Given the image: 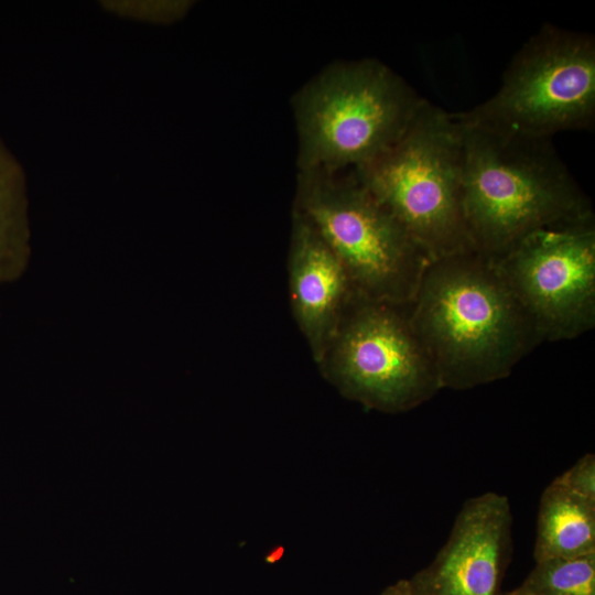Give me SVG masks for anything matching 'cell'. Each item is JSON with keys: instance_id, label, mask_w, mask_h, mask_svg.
I'll return each mask as SVG.
<instances>
[{"instance_id": "obj_10", "label": "cell", "mask_w": 595, "mask_h": 595, "mask_svg": "<svg viewBox=\"0 0 595 595\" xmlns=\"http://www.w3.org/2000/svg\"><path fill=\"white\" fill-rule=\"evenodd\" d=\"M288 273L293 316L320 364L355 293L338 258L295 209Z\"/></svg>"}, {"instance_id": "obj_9", "label": "cell", "mask_w": 595, "mask_h": 595, "mask_svg": "<svg viewBox=\"0 0 595 595\" xmlns=\"http://www.w3.org/2000/svg\"><path fill=\"white\" fill-rule=\"evenodd\" d=\"M512 522L505 495L488 491L466 500L434 560L408 580L412 595H499Z\"/></svg>"}, {"instance_id": "obj_2", "label": "cell", "mask_w": 595, "mask_h": 595, "mask_svg": "<svg viewBox=\"0 0 595 595\" xmlns=\"http://www.w3.org/2000/svg\"><path fill=\"white\" fill-rule=\"evenodd\" d=\"M458 122L464 150L462 213L476 252L496 260L536 230L594 219L589 198L551 139Z\"/></svg>"}, {"instance_id": "obj_5", "label": "cell", "mask_w": 595, "mask_h": 595, "mask_svg": "<svg viewBox=\"0 0 595 595\" xmlns=\"http://www.w3.org/2000/svg\"><path fill=\"white\" fill-rule=\"evenodd\" d=\"M293 209L338 258L356 296L411 304L433 260L353 170L298 171Z\"/></svg>"}, {"instance_id": "obj_8", "label": "cell", "mask_w": 595, "mask_h": 595, "mask_svg": "<svg viewBox=\"0 0 595 595\" xmlns=\"http://www.w3.org/2000/svg\"><path fill=\"white\" fill-rule=\"evenodd\" d=\"M491 261L540 342L573 339L594 327V219L536 230Z\"/></svg>"}, {"instance_id": "obj_4", "label": "cell", "mask_w": 595, "mask_h": 595, "mask_svg": "<svg viewBox=\"0 0 595 595\" xmlns=\"http://www.w3.org/2000/svg\"><path fill=\"white\" fill-rule=\"evenodd\" d=\"M463 167L458 120L425 100L393 145L353 171L436 260L476 252L462 213Z\"/></svg>"}, {"instance_id": "obj_7", "label": "cell", "mask_w": 595, "mask_h": 595, "mask_svg": "<svg viewBox=\"0 0 595 595\" xmlns=\"http://www.w3.org/2000/svg\"><path fill=\"white\" fill-rule=\"evenodd\" d=\"M318 365L343 396L389 413L416 408L442 389L408 315L356 295Z\"/></svg>"}, {"instance_id": "obj_16", "label": "cell", "mask_w": 595, "mask_h": 595, "mask_svg": "<svg viewBox=\"0 0 595 595\" xmlns=\"http://www.w3.org/2000/svg\"><path fill=\"white\" fill-rule=\"evenodd\" d=\"M6 173H7V170H6V166H4V162L2 161V158L0 155V185H2V181H6V178H4Z\"/></svg>"}, {"instance_id": "obj_15", "label": "cell", "mask_w": 595, "mask_h": 595, "mask_svg": "<svg viewBox=\"0 0 595 595\" xmlns=\"http://www.w3.org/2000/svg\"><path fill=\"white\" fill-rule=\"evenodd\" d=\"M505 595H533V594L528 592L523 587L519 586L518 588L507 592Z\"/></svg>"}, {"instance_id": "obj_11", "label": "cell", "mask_w": 595, "mask_h": 595, "mask_svg": "<svg viewBox=\"0 0 595 595\" xmlns=\"http://www.w3.org/2000/svg\"><path fill=\"white\" fill-rule=\"evenodd\" d=\"M595 553V504L554 480L544 489L538 510L536 562Z\"/></svg>"}, {"instance_id": "obj_13", "label": "cell", "mask_w": 595, "mask_h": 595, "mask_svg": "<svg viewBox=\"0 0 595 595\" xmlns=\"http://www.w3.org/2000/svg\"><path fill=\"white\" fill-rule=\"evenodd\" d=\"M554 482L573 495L595 504V455H583Z\"/></svg>"}, {"instance_id": "obj_12", "label": "cell", "mask_w": 595, "mask_h": 595, "mask_svg": "<svg viewBox=\"0 0 595 595\" xmlns=\"http://www.w3.org/2000/svg\"><path fill=\"white\" fill-rule=\"evenodd\" d=\"M520 586L533 595H595V553L538 561Z\"/></svg>"}, {"instance_id": "obj_6", "label": "cell", "mask_w": 595, "mask_h": 595, "mask_svg": "<svg viewBox=\"0 0 595 595\" xmlns=\"http://www.w3.org/2000/svg\"><path fill=\"white\" fill-rule=\"evenodd\" d=\"M465 125L532 139L591 129L595 120V41L545 24L513 55L496 93L454 112Z\"/></svg>"}, {"instance_id": "obj_3", "label": "cell", "mask_w": 595, "mask_h": 595, "mask_svg": "<svg viewBox=\"0 0 595 595\" xmlns=\"http://www.w3.org/2000/svg\"><path fill=\"white\" fill-rule=\"evenodd\" d=\"M426 99L375 58L327 65L293 96L298 171H345L387 151Z\"/></svg>"}, {"instance_id": "obj_1", "label": "cell", "mask_w": 595, "mask_h": 595, "mask_svg": "<svg viewBox=\"0 0 595 595\" xmlns=\"http://www.w3.org/2000/svg\"><path fill=\"white\" fill-rule=\"evenodd\" d=\"M409 306L442 389L504 379L540 342L495 263L478 252L433 260Z\"/></svg>"}, {"instance_id": "obj_14", "label": "cell", "mask_w": 595, "mask_h": 595, "mask_svg": "<svg viewBox=\"0 0 595 595\" xmlns=\"http://www.w3.org/2000/svg\"><path fill=\"white\" fill-rule=\"evenodd\" d=\"M380 595H412L408 580H400L386 587Z\"/></svg>"}]
</instances>
